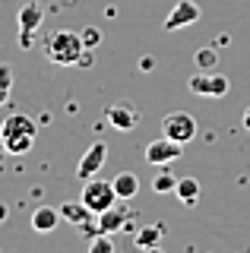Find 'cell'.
<instances>
[{
    "mask_svg": "<svg viewBox=\"0 0 250 253\" xmlns=\"http://www.w3.org/2000/svg\"><path fill=\"white\" fill-rule=\"evenodd\" d=\"M35 133H38V126H35L32 117H26V114H10L3 124H0L3 149L10 155H26L29 149H32V142H35Z\"/></svg>",
    "mask_w": 250,
    "mask_h": 253,
    "instance_id": "cell-1",
    "label": "cell"
},
{
    "mask_svg": "<svg viewBox=\"0 0 250 253\" xmlns=\"http://www.w3.org/2000/svg\"><path fill=\"white\" fill-rule=\"evenodd\" d=\"M85 51L80 32H70V29H60L54 32L51 38H44V57L51 63H60V67H70V63H80Z\"/></svg>",
    "mask_w": 250,
    "mask_h": 253,
    "instance_id": "cell-2",
    "label": "cell"
},
{
    "mask_svg": "<svg viewBox=\"0 0 250 253\" xmlns=\"http://www.w3.org/2000/svg\"><path fill=\"white\" fill-rule=\"evenodd\" d=\"M187 89L193 95H203V98H225L231 89V79L218 70H197L187 83Z\"/></svg>",
    "mask_w": 250,
    "mask_h": 253,
    "instance_id": "cell-3",
    "label": "cell"
},
{
    "mask_svg": "<svg viewBox=\"0 0 250 253\" xmlns=\"http://www.w3.org/2000/svg\"><path fill=\"white\" fill-rule=\"evenodd\" d=\"M80 200L89 206L92 212H105V209H111L114 203H121L117 200V193H114V184L111 180H101V177H89V180H83V196Z\"/></svg>",
    "mask_w": 250,
    "mask_h": 253,
    "instance_id": "cell-4",
    "label": "cell"
},
{
    "mask_svg": "<svg viewBox=\"0 0 250 253\" xmlns=\"http://www.w3.org/2000/svg\"><path fill=\"white\" fill-rule=\"evenodd\" d=\"M162 133L187 146L190 139H197V117L187 114V111H171V114H165V121H162Z\"/></svg>",
    "mask_w": 250,
    "mask_h": 253,
    "instance_id": "cell-5",
    "label": "cell"
},
{
    "mask_svg": "<svg viewBox=\"0 0 250 253\" xmlns=\"http://www.w3.org/2000/svg\"><path fill=\"white\" fill-rule=\"evenodd\" d=\"M105 117H108V124H111L114 130H121V133H130V130H136V126H139V121H143L139 108L133 105V101H127V98H121V101H114V105H108Z\"/></svg>",
    "mask_w": 250,
    "mask_h": 253,
    "instance_id": "cell-6",
    "label": "cell"
},
{
    "mask_svg": "<svg viewBox=\"0 0 250 253\" xmlns=\"http://www.w3.org/2000/svg\"><path fill=\"white\" fill-rule=\"evenodd\" d=\"M181 155H184V142L171 139L165 133H162V139H152L149 146H146V162L149 165H171Z\"/></svg>",
    "mask_w": 250,
    "mask_h": 253,
    "instance_id": "cell-7",
    "label": "cell"
},
{
    "mask_svg": "<svg viewBox=\"0 0 250 253\" xmlns=\"http://www.w3.org/2000/svg\"><path fill=\"white\" fill-rule=\"evenodd\" d=\"M98 221V231H105V234H117V231H136L133 228V212L130 209H124V206H111V209H105V212H98L95 215Z\"/></svg>",
    "mask_w": 250,
    "mask_h": 253,
    "instance_id": "cell-8",
    "label": "cell"
},
{
    "mask_svg": "<svg viewBox=\"0 0 250 253\" xmlns=\"http://www.w3.org/2000/svg\"><path fill=\"white\" fill-rule=\"evenodd\" d=\"M105 162H108V146H105V142H92V146L83 152L80 165H76V177H80V180L95 177V174L105 168Z\"/></svg>",
    "mask_w": 250,
    "mask_h": 253,
    "instance_id": "cell-9",
    "label": "cell"
},
{
    "mask_svg": "<svg viewBox=\"0 0 250 253\" xmlns=\"http://www.w3.org/2000/svg\"><path fill=\"white\" fill-rule=\"evenodd\" d=\"M200 19V6L197 0H177L171 6V13L165 16V32H177V29H187Z\"/></svg>",
    "mask_w": 250,
    "mask_h": 253,
    "instance_id": "cell-10",
    "label": "cell"
},
{
    "mask_svg": "<svg viewBox=\"0 0 250 253\" xmlns=\"http://www.w3.org/2000/svg\"><path fill=\"white\" fill-rule=\"evenodd\" d=\"M162 237H165V225L155 221V225H143L133 231V244L139 250H159L162 247Z\"/></svg>",
    "mask_w": 250,
    "mask_h": 253,
    "instance_id": "cell-11",
    "label": "cell"
},
{
    "mask_svg": "<svg viewBox=\"0 0 250 253\" xmlns=\"http://www.w3.org/2000/svg\"><path fill=\"white\" fill-rule=\"evenodd\" d=\"M111 184H114V193H117V200H121V203L133 200V196L139 193V177H136L133 171H121V174H114Z\"/></svg>",
    "mask_w": 250,
    "mask_h": 253,
    "instance_id": "cell-12",
    "label": "cell"
},
{
    "mask_svg": "<svg viewBox=\"0 0 250 253\" xmlns=\"http://www.w3.org/2000/svg\"><path fill=\"white\" fill-rule=\"evenodd\" d=\"M60 218H67V221H73V225H89L92 218H95V212L89 209L83 200L76 203V200H70V203H60Z\"/></svg>",
    "mask_w": 250,
    "mask_h": 253,
    "instance_id": "cell-13",
    "label": "cell"
},
{
    "mask_svg": "<svg viewBox=\"0 0 250 253\" xmlns=\"http://www.w3.org/2000/svg\"><path fill=\"white\" fill-rule=\"evenodd\" d=\"M60 221V209H51V206H38L32 212V228L38 234H51Z\"/></svg>",
    "mask_w": 250,
    "mask_h": 253,
    "instance_id": "cell-14",
    "label": "cell"
},
{
    "mask_svg": "<svg viewBox=\"0 0 250 253\" xmlns=\"http://www.w3.org/2000/svg\"><path fill=\"white\" fill-rule=\"evenodd\" d=\"M16 22H19V32H35V29L44 22V10H42L38 3H32V0H29V3L19 10Z\"/></svg>",
    "mask_w": 250,
    "mask_h": 253,
    "instance_id": "cell-15",
    "label": "cell"
},
{
    "mask_svg": "<svg viewBox=\"0 0 250 253\" xmlns=\"http://www.w3.org/2000/svg\"><path fill=\"white\" fill-rule=\"evenodd\" d=\"M177 200H181V206H187V209H193L200 200V180L197 177H177V187H174Z\"/></svg>",
    "mask_w": 250,
    "mask_h": 253,
    "instance_id": "cell-16",
    "label": "cell"
},
{
    "mask_svg": "<svg viewBox=\"0 0 250 253\" xmlns=\"http://www.w3.org/2000/svg\"><path fill=\"white\" fill-rule=\"evenodd\" d=\"M193 60H197V67H200V70H215V63H218V51H215V47H200V51L193 54Z\"/></svg>",
    "mask_w": 250,
    "mask_h": 253,
    "instance_id": "cell-17",
    "label": "cell"
},
{
    "mask_svg": "<svg viewBox=\"0 0 250 253\" xmlns=\"http://www.w3.org/2000/svg\"><path fill=\"white\" fill-rule=\"evenodd\" d=\"M174 187H177V177L171 171H162L159 177H152V190H155V193H174Z\"/></svg>",
    "mask_w": 250,
    "mask_h": 253,
    "instance_id": "cell-18",
    "label": "cell"
},
{
    "mask_svg": "<svg viewBox=\"0 0 250 253\" xmlns=\"http://www.w3.org/2000/svg\"><path fill=\"white\" fill-rule=\"evenodd\" d=\"M89 250H92V253H114V241H111V234H105V231H98L95 237H92V244H89Z\"/></svg>",
    "mask_w": 250,
    "mask_h": 253,
    "instance_id": "cell-19",
    "label": "cell"
},
{
    "mask_svg": "<svg viewBox=\"0 0 250 253\" xmlns=\"http://www.w3.org/2000/svg\"><path fill=\"white\" fill-rule=\"evenodd\" d=\"M80 38H83V44L89 47V51H95V47L101 44V29H98V26H85V29L80 32Z\"/></svg>",
    "mask_w": 250,
    "mask_h": 253,
    "instance_id": "cell-20",
    "label": "cell"
},
{
    "mask_svg": "<svg viewBox=\"0 0 250 253\" xmlns=\"http://www.w3.org/2000/svg\"><path fill=\"white\" fill-rule=\"evenodd\" d=\"M6 98H10V85H0V105H6Z\"/></svg>",
    "mask_w": 250,
    "mask_h": 253,
    "instance_id": "cell-21",
    "label": "cell"
},
{
    "mask_svg": "<svg viewBox=\"0 0 250 253\" xmlns=\"http://www.w3.org/2000/svg\"><path fill=\"white\" fill-rule=\"evenodd\" d=\"M139 67H143V70H152L155 60H152V57H143V60H139Z\"/></svg>",
    "mask_w": 250,
    "mask_h": 253,
    "instance_id": "cell-22",
    "label": "cell"
},
{
    "mask_svg": "<svg viewBox=\"0 0 250 253\" xmlns=\"http://www.w3.org/2000/svg\"><path fill=\"white\" fill-rule=\"evenodd\" d=\"M244 130L250 133V105H247V111H244Z\"/></svg>",
    "mask_w": 250,
    "mask_h": 253,
    "instance_id": "cell-23",
    "label": "cell"
},
{
    "mask_svg": "<svg viewBox=\"0 0 250 253\" xmlns=\"http://www.w3.org/2000/svg\"><path fill=\"white\" fill-rule=\"evenodd\" d=\"M6 212H10V209H6V203H0V221L6 218Z\"/></svg>",
    "mask_w": 250,
    "mask_h": 253,
    "instance_id": "cell-24",
    "label": "cell"
}]
</instances>
